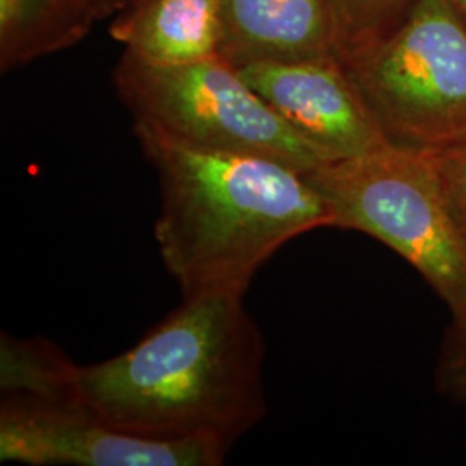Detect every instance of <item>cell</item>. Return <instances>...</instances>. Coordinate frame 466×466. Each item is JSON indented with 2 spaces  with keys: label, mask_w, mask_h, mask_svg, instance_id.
<instances>
[{
  "label": "cell",
  "mask_w": 466,
  "mask_h": 466,
  "mask_svg": "<svg viewBox=\"0 0 466 466\" xmlns=\"http://www.w3.org/2000/svg\"><path fill=\"white\" fill-rule=\"evenodd\" d=\"M265 352L244 294L184 298L134 348L75 365L71 400L123 432L232 448L267 417Z\"/></svg>",
  "instance_id": "obj_1"
},
{
  "label": "cell",
  "mask_w": 466,
  "mask_h": 466,
  "mask_svg": "<svg viewBox=\"0 0 466 466\" xmlns=\"http://www.w3.org/2000/svg\"><path fill=\"white\" fill-rule=\"evenodd\" d=\"M134 132L161 190L156 244L184 298L246 294L287 242L333 227L306 173L287 163L192 147L147 125Z\"/></svg>",
  "instance_id": "obj_2"
},
{
  "label": "cell",
  "mask_w": 466,
  "mask_h": 466,
  "mask_svg": "<svg viewBox=\"0 0 466 466\" xmlns=\"http://www.w3.org/2000/svg\"><path fill=\"white\" fill-rule=\"evenodd\" d=\"M306 178L333 227L367 233L417 269L454 315L466 309V233L433 150L396 144L330 161Z\"/></svg>",
  "instance_id": "obj_3"
},
{
  "label": "cell",
  "mask_w": 466,
  "mask_h": 466,
  "mask_svg": "<svg viewBox=\"0 0 466 466\" xmlns=\"http://www.w3.org/2000/svg\"><path fill=\"white\" fill-rule=\"evenodd\" d=\"M342 63L390 144L441 150L465 140L466 25L450 0H417Z\"/></svg>",
  "instance_id": "obj_4"
},
{
  "label": "cell",
  "mask_w": 466,
  "mask_h": 466,
  "mask_svg": "<svg viewBox=\"0 0 466 466\" xmlns=\"http://www.w3.org/2000/svg\"><path fill=\"white\" fill-rule=\"evenodd\" d=\"M113 76L134 123L187 146L267 156L302 173L330 163L221 56L156 66L123 52Z\"/></svg>",
  "instance_id": "obj_5"
},
{
  "label": "cell",
  "mask_w": 466,
  "mask_h": 466,
  "mask_svg": "<svg viewBox=\"0 0 466 466\" xmlns=\"http://www.w3.org/2000/svg\"><path fill=\"white\" fill-rule=\"evenodd\" d=\"M230 446L215 439L123 432L80 400L2 392L0 460L30 466H218Z\"/></svg>",
  "instance_id": "obj_6"
},
{
  "label": "cell",
  "mask_w": 466,
  "mask_h": 466,
  "mask_svg": "<svg viewBox=\"0 0 466 466\" xmlns=\"http://www.w3.org/2000/svg\"><path fill=\"white\" fill-rule=\"evenodd\" d=\"M237 69L329 161L363 156L390 144L340 57L258 61Z\"/></svg>",
  "instance_id": "obj_7"
},
{
  "label": "cell",
  "mask_w": 466,
  "mask_h": 466,
  "mask_svg": "<svg viewBox=\"0 0 466 466\" xmlns=\"http://www.w3.org/2000/svg\"><path fill=\"white\" fill-rule=\"evenodd\" d=\"M218 5L221 57L233 66L340 57L330 0H218Z\"/></svg>",
  "instance_id": "obj_8"
},
{
  "label": "cell",
  "mask_w": 466,
  "mask_h": 466,
  "mask_svg": "<svg viewBox=\"0 0 466 466\" xmlns=\"http://www.w3.org/2000/svg\"><path fill=\"white\" fill-rule=\"evenodd\" d=\"M109 28L125 52L156 66L221 56L218 0H135Z\"/></svg>",
  "instance_id": "obj_9"
},
{
  "label": "cell",
  "mask_w": 466,
  "mask_h": 466,
  "mask_svg": "<svg viewBox=\"0 0 466 466\" xmlns=\"http://www.w3.org/2000/svg\"><path fill=\"white\" fill-rule=\"evenodd\" d=\"M117 0H0V67L11 71L82 40Z\"/></svg>",
  "instance_id": "obj_10"
},
{
  "label": "cell",
  "mask_w": 466,
  "mask_h": 466,
  "mask_svg": "<svg viewBox=\"0 0 466 466\" xmlns=\"http://www.w3.org/2000/svg\"><path fill=\"white\" fill-rule=\"evenodd\" d=\"M73 363L63 350L47 339H0V389L50 400L71 396Z\"/></svg>",
  "instance_id": "obj_11"
},
{
  "label": "cell",
  "mask_w": 466,
  "mask_h": 466,
  "mask_svg": "<svg viewBox=\"0 0 466 466\" xmlns=\"http://www.w3.org/2000/svg\"><path fill=\"white\" fill-rule=\"evenodd\" d=\"M340 40V59L346 52L392 30L417 0H330Z\"/></svg>",
  "instance_id": "obj_12"
},
{
  "label": "cell",
  "mask_w": 466,
  "mask_h": 466,
  "mask_svg": "<svg viewBox=\"0 0 466 466\" xmlns=\"http://www.w3.org/2000/svg\"><path fill=\"white\" fill-rule=\"evenodd\" d=\"M435 380L442 394L466 400V309L452 317L439 356Z\"/></svg>",
  "instance_id": "obj_13"
},
{
  "label": "cell",
  "mask_w": 466,
  "mask_h": 466,
  "mask_svg": "<svg viewBox=\"0 0 466 466\" xmlns=\"http://www.w3.org/2000/svg\"><path fill=\"white\" fill-rule=\"evenodd\" d=\"M451 204L466 233V138L446 149L433 150Z\"/></svg>",
  "instance_id": "obj_14"
},
{
  "label": "cell",
  "mask_w": 466,
  "mask_h": 466,
  "mask_svg": "<svg viewBox=\"0 0 466 466\" xmlns=\"http://www.w3.org/2000/svg\"><path fill=\"white\" fill-rule=\"evenodd\" d=\"M452 7L458 11V15L465 21L466 25V0H450Z\"/></svg>",
  "instance_id": "obj_15"
},
{
  "label": "cell",
  "mask_w": 466,
  "mask_h": 466,
  "mask_svg": "<svg viewBox=\"0 0 466 466\" xmlns=\"http://www.w3.org/2000/svg\"><path fill=\"white\" fill-rule=\"evenodd\" d=\"M123 4H132V2H135V0H121Z\"/></svg>",
  "instance_id": "obj_16"
}]
</instances>
